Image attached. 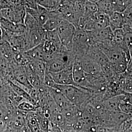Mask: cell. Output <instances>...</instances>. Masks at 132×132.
<instances>
[{"mask_svg": "<svg viewBox=\"0 0 132 132\" xmlns=\"http://www.w3.org/2000/svg\"><path fill=\"white\" fill-rule=\"evenodd\" d=\"M59 90L70 102L80 109L88 102L92 95L90 90L75 85H61L55 83L52 87Z\"/></svg>", "mask_w": 132, "mask_h": 132, "instance_id": "1", "label": "cell"}, {"mask_svg": "<svg viewBox=\"0 0 132 132\" xmlns=\"http://www.w3.org/2000/svg\"><path fill=\"white\" fill-rule=\"evenodd\" d=\"M76 29L74 25L64 19L62 21L56 30L62 48L72 51V42Z\"/></svg>", "mask_w": 132, "mask_h": 132, "instance_id": "2", "label": "cell"}, {"mask_svg": "<svg viewBox=\"0 0 132 132\" xmlns=\"http://www.w3.org/2000/svg\"><path fill=\"white\" fill-rule=\"evenodd\" d=\"M48 73L56 84L76 86L73 79L72 67L67 68L57 72Z\"/></svg>", "mask_w": 132, "mask_h": 132, "instance_id": "3", "label": "cell"}, {"mask_svg": "<svg viewBox=\"0 0 132 132\" xmlns=\"http://www.w3.org/2000/svg\"><path fill=\"white\" fill-rule=\"evenodd\" d=\"M63 20L61 15L56 9L48 10V18L43 25V28L46 31L55 30Z\"/></svg>", "mask_w": 132, "mask_h": 132, "instance_id": "4", "label": "cell"}, {"mask_svg": "<svg viewBox=\"0 0 132 132\" xmlns=\"http://www.w3.org/2000/svg\"><path fill=\"white\" fill-rule=\"evenodd\" d=\"M47 87L48 91L55 103L61 110L66 108L72 104L59 90L54 88Z\"/></svg>", "mask_w": 132, "mask_h": 132, "instance_id": "5", "label": "cell"}, {"mask_svg": "<svg viewBox=\"0 0 132 132\" xmlns=\"http://www.w3.org/2000/svg\"><path fill=\"white\" fill-rule=\"evenodd\" d=\"M0 24L2 28L15 34H23L27 30L24 24L11 22L2 17H0Z\"/></svg>", "mask_w": 132, "mask_h": 132, "instance_id": "6", "label": "cell"}, {"mask_svg": "<svg viewBox=\"0 0 132 132\" xmlns=\"http://www.w3.org/2000/svg\"><path fill=\"white\" fill-rule=\"evenodd\" d=\"M43 43L23 52L24 54L30 59L46 62L47 61V57L44 51Z\"/></svg>", "mask_w": 132, "mask_h": 132, "instance_id": "7", "label": "cell"}, {"mask_svg": "<svg viewBox=\"0 0 132 132\" xmlns=\"http://www.w3.org/2000/svg\"><path fill=\"white\" fill-rule=\"evenodd\" d=\"M124 97L123 94L106 99L102 102L101 108L111 111H119V105Z\"/></svg>", "mask_w": 132, "mask_h": 132, "instance_id": "8", "label": "cell"}, {"mask_svg": "<svg viewBox=\"0 0 132 132\" xmlns=\"http://www.w3.org/2000/svg\"><path fill=\"white\" fill-rule=\"evenodd\" d=\"M109 27V16L96 12L94 19V30H100Z\"/></svg>", "mask_w": 132, "mask_h": 132, "instance_id": "9", "label": "cell"}, {"mask_svg": "<svg viewBox=\"0 0 132 132\" xmlns=\"http://www.w3.org/2000/svg\"><path fill=\"white\" fill-rule=\"evenodd\" d=\"M124 24V21L122 13L113 12L109 16V27L113 31L121 29Z\"/></svg>", "mask_w": 132, "mask_h": 132, "instance_id": "10", "label": "cell"}, {"mask_svg": "<svg viewBox=\"0 0 132 132\" xmlns=\"http://www.w3.org/2000/svg\"><path fill=\"white\" fill-rule=\"evenodd\" d=\"M97 12L110 16L113 12L111 0H100L96 3Z\"/></svg>", "mask_w": 132, "mask_h": 132, "instance_id": "11", "label": "cell"}, {"mask_svg": "<svg viewBox=\"0 0 132 132\" xmlns=\"http://www.w3.org/2000/svg\"><path fill=\"white\" fill-rule=\"evenodd\" d=\"M113 12L122 13L128 7L132 5V0H111Z\"/></svg>", "mask_w": 132, "mask_h": 132, "instance_id": "12", "label": "cell"}, {"mask_svg": "<svg viewBox=\"0 0 132 132\" xmlns=\"http://www.w3.org/2000/svg\"><path fill=\"white\" fill-rule=\"evenodd\" d=\"M24 25L27 30H33L42 28V26L39 24L38 22L28 13L26 12L24 19Z\"/></svg>", "mask_w": 132, "mask_h": 132, "instance_id": "13", "label": "cell"}, {"mask_svg": "<svg viewBox=\"0 0 132 132\" xmlns=\"http://www.w3.org/2000/svg\"><path fill=\"white\" fill-rule=\"evenodd\" d=\"M112 43L114 45L120 47L124 43V33L122 29H117L113 31Z\"/></svg>", "mask_w": 132, "mask_h": 132, "instance_id": "14", "label": "cell"}, {"mask_svg": "<svg viewBox=\"0 0 132 132\" xmlns=\"http://www.w3.org/2000/svg\"><path fill=\"white\" fill-rule=\"evenodd\" d=\"M37 4L48 10H56L59 3L57 0H35Z\"/></svg>", "mask_w": 132, "mask_h": 132, "instance_id": "15", "label": "cell"}, {"mask_svg": "<svg viewBox=\"0 0 132 132\" xmlns=\"http://www.w3.org/2000/svg\"><path fill=\"white\" fill-rule=\"evenodd\" d=\"M37 106L26 100H23L18 104V108L20 111L28 112H35L38 109Z\"/></svg>", "mask_w": 132, "mask_h": 132, "instance_id": "16", "label": "cell"}, {"mask_svg": "<svg viewBox=\"0 0 132 132\" xmlns=\"http://www.w3.org/2000/svg\"><path fill=\"white\" fill-rule=\"evenodd\" d=\"M132 5H129L122 13L124 24L132 25Z\"/></svg>", "mask_w": 132, "mask_h": 132, "instance_id": "17", "label": "cell"}, {"mask_svg": "<svg viewBox=\"0 0 132 132\" xmlns=\"http://www.w3.org/2000/svg\"><path fill=\"white\" fill-rule=\"evenodd\" d=\"M132 32L124 33V42L128 50L132 54Z\"/></svg>", "mask_w": 132, "mask_h": 132, "instance_id": "18", "label": "cell"}, {"mask_svg": "<svg viewBox=\"0 0 132 132\" xmlns=\"http://www.w3.org/2000/svg\"><path fill=\"white\" fill-rule=\"evenodd\" d=\"M51 132H61L60 129L58 128V126L54 124L53 125L51 126Z\"/></svg>", "mask_w": 132, "mask_h": 132, "instance_id": "19", "label": "cell"}, {"mask_svg": "<svg viewBox=\"0 0 132 132\" xmlns=\"http://www.w3.org/2000/svg\"><path fill=\"white\" fill-rule=\"evenodd\" d=\"M86 1L90 2L91 3H95L96 4L97 2H98L100 0H86Z\"/></svg>", "mask_w": 132, "mask_h": 132, "instance_id": "20", "label": "cell"}]
</instances>
